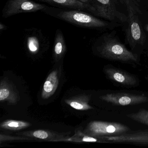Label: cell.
<instances>
[{"instance_id":"1","label":"cell","mask_w":148,"mask_h":148,"mask_svg":"<svg viewBox=\"0 0 148 148\" xmlns=\"http://www.w3.org/2000/svg\"><path fill=\"white\" fill-rule=\"evenodd\" d=\"M100 40L97 50L103 58L123 63H137V55L128 50L115 36L105 34Z\"/></svg>"},{"instance_id":"2","label":"cell","mask_w":148,"mask_h":148,"mask_svg":"<svg viewBox=\"0 0 148 148\" xmlns=\"http://www.w3.org/2000/svg\"><path fill=\"white\" fill-rule=\"evenodd\" d=\"M124 5L128 12L126 40L132 49L138 46H143L145 43L146 36L139 20L138 14L141 11L131 0H123Z\"/></svg>"},{"instance_id":"3","label":"cell","mask_w":148,"mask_h":148,"mask_svg":"<svg viewBox=\"0 0 148 148\" xmlns=\"http://www.w3.org/2000/svg\"><path fill=\"white\" fill-rule=\"evenodd\" d=\"M60 18L76 25L96 29H106L117 26L118 24H112L102 21L92 15L83 12L74 10L60 12L58 14Z\"/></svg>"},{"instance_id":"4","label":"cell","mask_w":148,"mask_h":148,"mask_svg":"<svg viewBox=\"0 0 148 148\" xmlns=\"http://www.w3.org/2000/svg\"><path fill=\"white\" fill-rule=\"evenodd\" d=\"M125 125L115 122L92 121L84 131V134L93 137L114 136L121 135L130 131Z\"/></svg>"},{"instance_id":"5","label":"cell","mask_w":148,"mask_h":148,"mask_svg":"<svg viewBox=\"0 0 148 148\" xmlns=\"http://www.w3.org/2000/svg\"><path fill=\"white\" fill-rule=\"evenodd\" d=\"M95 8L93 14L110 21L118 20L121 22L127 21V18L119 12L116 0H91Z\"/></svg>"},{"instance_id":"6","label":"cell","mask_w":148,"mask_h":148,"mask_svg":"<svg viewBox=\"0 0 148 148\" xmlns=\"http://www.w3.org/2000/svg\"><path fill=\"white\" fill-rule=\"evenodd\" d=\"M45 8L44 5L32 0H9L2 11V17L8 18L22 13L33 12Z\"/></svg>"},{"instance_id":"7","label":"cell","mask_w":148,"mask_h":148,"mask_svg":"<svg viewBox=\"0 0 148 148\" xmlns=\"http://www.w3.org/2000/svg\"><path fill=\"white\" fill-rule=\"evenodd\" d=\"M99 137L103 143H125L148 145V130H141L114 136H104Z\"/></svg>"},{"instance_id":"8","label":"cell","mask_w":148,"mask_h":148,"mask_svg":"<svg viewBox=\"0 0 148 148\" xmlns=\"http://www.w3.org/2000/svg\"><path fill=\"white\" fill-rule=\"evenodd\" d=\"M99 98L107 103L121 106L135 105L148 102V97L144 94L109 93L101 96Z\"/></svg>"},{"instance_id":"9","label":"cell","mask_w":148,"mask_h":148,"mask_svg":"<svg viewBox=\"0 0 148 148\" xmlns=\"http://www.w3.org/2000/svg\"><path fill=\"white\" fill-rule=\"evenodd\" d=\"M105 73L109 79L125 86H134L138 83L136 77L114 66L104 68Z\"/></svg>"},{"instance_id":"10","label":"cell","mask_w":148,"mask_h":148,"mask_svg":"<svg viewBox=\"0 0 148 148\" xmlns=\"http://www.w3.org/2000/svg\"><path fill=\"white\" fill-rule=\"evenodd\" d=\"M18 100V93L13 86L8 80H1L0 84V101H8L11 104H15Z\"/></svg>"},{"instance_id":"11","label":"cell","mask_w":148,"mask_h":148,"mask_svg":"<svg viewBox=\"0 0 148 148\" xmlns=\"http://www.w3.org/2000/svg\"><path fill=\"white\" fill-rule=\"evenodd\" d=\"M43 2L53 5H58L67 8L75 10H88L92 14L95 10V8L91 4H86L78 0H40Z\"/></svg>"},{"instance_id":"12","label":"cell","mask_w":148,"mask_h":148,"mask_svg":"<svg viewBox=\"0 0 148 148\" xmlns=\"http://www.w3.org/2000/svg\"><path fill=\"white\" fill-rule=\"evenodd\" d=\"M21 134L27 136L48 141H61L63 138H65L64 134L45 130H37L34 131L26 132L21 133Z\"/></svg>"},{"instance_id":"13","label":"cell","mask_w":148,"mask_h":148,"mask_svg":"<svg viewBox=\"0 0 148 148\" xmlns=\"http://www.w3.org/2000/svg\"><path fill=\"white\" fill-rule=\"evenodd\" d=\"M90 98V95L82 94L65 99V102L75 110H87L93 109V107L89 104Z\"/></svg>"},{"instance_id":"14","label":"cell","mask_w":148,"mask_h":148,"mask_svg":"<svg viewBox=\"0 0 148 148\" xmlns=\"http://www.w3.org/2000/svg\"><path fill=\"white\" fill-rule=\"evenodd\" d=\"M58 83L57 72L53 71L49 74L44 84L41 94L42 98L46 99L52 96L57 90Z\"/></svg>"},{"instance_id":"15","label":"cell","mask_w":148,"mask_h":148,"mask_svg":"<svg viewBox=\"0 0 148 148\" xmlns=\"http://www.w3.org/2000/svg\"><path fill=\"white\" fill-rule=\"evenodd\" d=\"M54 40V55L57 58H59L63 56L66 49L64 38L60 30L57 31Z\"/></svg>"},{"instance_id":"16","label":"cell","mask_w":148,"mask_h":148,"mask_svg":"<svg viewBox=\"0 0 148 148\" xmlns=\"http://www.w3.org/2000/svg\"><path fill=\"white\" fill-rule=\"evenodd\" d=\"M30 125V123L24 121L8 120L1 123V127L6 130H18L27 128Z\"/></svg>"},{"instance_id":"17","label":"cell","mask_w":148,"mask_h":148,"mask_svg":"<svg viewBox=\"0 0 148 148\" xmlns=\"http://www.w3.org/2000/svg\"><path fill=\"white\" fill-rule=\"evenodd\" d=\"M127 116L136 122L148 125V110L141 109L138 112L127 114Z\"/></svg>"},{"instance_id":"18","label":"cell","mask_w":148,"mask_h":148,"mask_svg":"<svg viewBox=\"0 0 148 148\" xmlns=\"http://www.w3.org/2000/svg\"><path fill=\"white\" fill-rule=\"evenodd\" d=\"M67 140L74 142H90V143H103L102 140L99 137H93L87 136L82 133L76 134L73 137Z\"/></svg>"},{"instance_id":"19","label":"cell","mask_w":148,"mask_h":148,"mask_svg":"<svg viewBox=\"0 0 148 148\" xmlns=\"http://www.w3.org/2000/svg\"><path fill=\"white\" fill-rule=\"evenodd\" d=\"M28 51L33 54L37 53L39 50L40 43L38 39L34 36H30L27 39Z\"/></svg>"},{"instance_id":"20","label":"cell","mask_w":148,"mask_h":148,"mask_svg":"<svg viewBox=\"0 0 148 148\" xmlns=\"http://www.w3.org/2000/svg\"><path fill=\"white\" fill-rule=\"evenodd\" d=\"M131 1L138 8H139V7H140V5L141 4L143 0H131Z\"/></svg>"},{"instance_id":"21","label":"cell","mask_w":148,"mask_h":148,"mask_svg":"<svg viewBox=\"0 0 148 148\" xmlns=\"http://www.w3.org/2000/svg\"><path fill=\"white\" fill-rule=\"evenodd\" d=\"M78 1L83 2V3H86V4H91L92 5L91 0H78Z\"/></svg>"},{"instance_id":"22","label":"cell","mask_w":148,"mask_h":148,"mask_svg":"<svg viewBox=\"0 0 148 148\" xmlns=\"http://www.w3.org/2000/svg\"><path fill=\"white\" fill-rule=\"evenodd\" d=\"M5 28V26L4 25H2V24H1V25H0V29L1 31H2V30H4V28Z\"/></svg>"},{"instance_id":"23","label":"cell","mask_w":148,"mask_h":148,"mask_svg":"<svg viewBox=\"0 0 148 148\" xmlns=\"http://www.w3.org/2000/svg\"><path fill=\"white\" fill-rule=\"evenodd\" d=\"M145 29L146 30V32H148V25H146L145 27Z\"/></svg>"},{"instance_id":"24","label":"cell","mask_w":148,"mask_h":148,"mask_svg":"<svg viewBox=\"0 0 148 148\" xmlns=\"http://www.w3.org/2000/svg\"><path fill=\"white\" fill-rule=\"evenodd\" d=\"M116 1H117V0H116ZM119 1H120V2H121V3L124 4L123 0H119Z\"/></svg>"}]
</instances>
